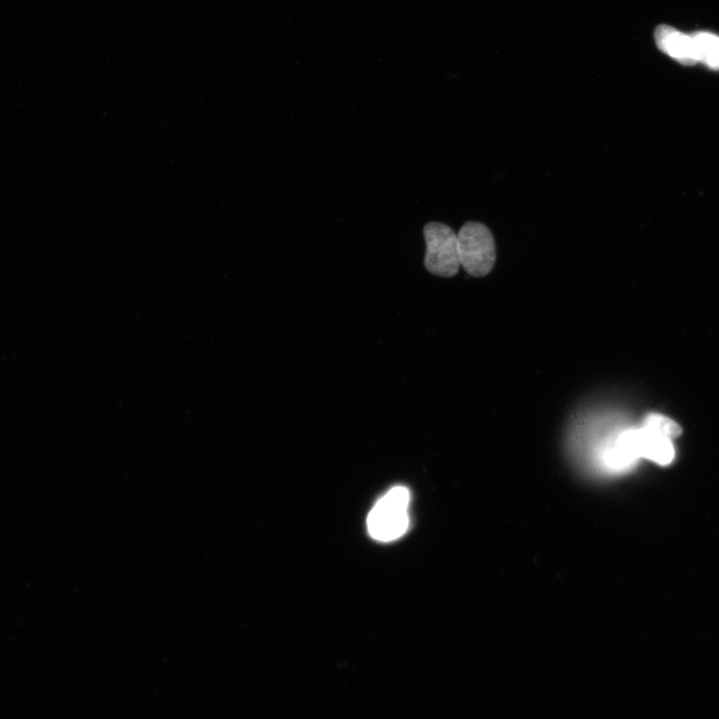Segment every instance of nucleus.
<instances>
[{"label":"nucleus","mask_w":719,"mask_h":719,"mask_svg":"<svg viewBox=\"0 0 719 719\" xmlns=\"http://www.w3.org/2000/svg\"><path fill=\"white\" fill-rule=\"evenodd\" d=\"M410 491L395 487L375 502L367 524L373 539L388 543L398 540L409 529Z\"/></svg>","instance_id":"nucleus-1"},{"label":"nucleus","mask_w":719,"mask_h":719,"mask_svg":"<svg viewBox=\"0 0 719 719\" xmlns=\"http://www.w3.org/2000/svg\"><path fill=\"white\" fill-rule=\"evenodd\" d=\"M460 265L471 276L489 275L495 266L497 251L495 240L486 225L467 222L458 232Z\"/></svg>","instance_id":"nucleus-2"},{"label":"nucleus","mask_w":719,"mask_h":719,"mask_svg":"<svg viewBox=\"0 0 719 719\" xmlns=\"http://www.w3.org/2000/svg\"><path fill=\"white\" fill-rule=\"evenodd\" d=\"M426 270L438 277L450 278L460 270L458 233L448 225L430 222L424 227Z\"/></svg>","instance_id":"nucleus-3"},{"label":"nucleus","mask_w":719,"mask_h":719,"mask_svg":"<svg viewBox=\"0 0 719 719\" xmlns=\"http://www.w3.org/2000/svg\"><path fill=\"white\" fill-rule=\"evenodd\" d=\"M658 48L665 55L674 60L683 64V66H694L697 63L694 42L692 36L669 26H660L656 34Z\"/></svg>","instance_id":"nucleus-4"},{"label":"nucleus","mask_w":719,"mask_h":719,"mask_svg":"<svg viewBox=\"0 0 719 719\" xmlns=\"http://www.w3.org/2000/svg\"><path fill=\"white\" fill-rule=\"evenodd\" d=\"M697 62L719 71V37L712 32L699 31L693 36Z\"/></svg>","instance_id":"nucleus-5"},{"label":"nucleus","mask_w":719,"mask_h":719,"mask_svg":"<svg viewBox=\"0 0 719 719\" xmlns=\"http://www.w3.org/2000/svg\"><path fill=\"white\" fill-rule=\"evenodd\" d=\"M643 428L665 439H675L682 435V428L671 418L660 415L650 414L646 418Z\"/></svg>","instance_id":"nucleus-6"}]
</instances>
